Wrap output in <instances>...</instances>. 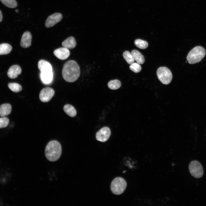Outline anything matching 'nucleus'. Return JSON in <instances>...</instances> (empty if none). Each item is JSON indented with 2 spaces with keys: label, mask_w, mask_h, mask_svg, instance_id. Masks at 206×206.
<instances>
[{
  "label": "nucleus",
  "mask_w": 206,
  "mask_h": 206,
  "mask_svg": "<svg viewBox=\"0 0 206 206\" xmlns=\"http://www.w3.org/2000/svg\"><path fill=\"white\" fill-rule=\"evenodd\" d=\"M80 74V69L78 63L73 60H70L63 65L62 74L66 82H72L76 80Z\"/></svg>",
  "instance_id": "f257e3e1"
},
{
  "label": "nucleus",
  "mask_w": 206,
  "mask_h": 206,
  "mask_svg": "<svg viewBox=\"0 0 206 206\" xmlns=\"http://www.w3.org/2000/svg\"><path fill=\"white\" fill-rule=\"evenodd\" d=\"M62 152V148L60 143L56 140H51L46 146L45 155L48 160L54 162L60 158Z\"/></svg>",
  "instance_id": "f03ea898"
},
{
  "label": "nucleus",
  "mask_w": 206,
  "mask_h": 206,
  "mask_svg": "<svg viewBox=\"0 0 206 206\" xmlns=\"http://www.w3.org/2000/svg\"><path fill=\"white\" fill-rule=\"evenodd\" d=\"M206 54L205 49L202 47L197 46L192 49L189 53L187 60L190 64L199 62L205 57Z\"/></svg>",
  "instance_id": "7ed1b4c3"
},
{
  "label": "nucleus",
  "mask_w": 206,
  "mask_h": 206,
  "mask_svg": "<svg viewBox=\"0 0 206 206\" xmlns=\"http://www.w3.org/2000/svg\"><path fill=\"white\" fill-rule=\"evenodd\" d=\"M127 183L123 178L117 177L112 181L111 184V190L112 192L116 195L122 193L126 189Z\"/></svg>",
  "instance_id": "20e7f679"
},
{
  "label": "nucleus",
  "mask_w": 206,
  "mask_h": 206,
  "mask_svg": "<svg viewBox=\"0 0 206 206\" xmlns=\"http://www.w3.org/2000/svg\"><path fill=\"white\" fill-rule=\"evenodd\" d=\"M158 79L164 84H168L171 82L173 78L171 71L166 67H161L159 68L157 71Z\"/></svg>",
  "instance_id": "39448f33"
},
{
  "label": "nucleus",
  "mask_w": 206,
  "mask_h": 206,
  "mask_svg": "<svg viewBox=\"0 0 206 206\" xmlns=\"http://www.w3.org/2000/svg\"><path fill=\"white\" fill-rule=\"evenodd\" d=\"M189 169L191 175L195 178H201L203 175L202 166L197 161H194L191 162L189 165Z\"/></svg>",
  "instance_id": "423d86ee"
},
{
  "label": "nucleus",
  "mask_w": 206,
  "mask_h": 206,
  "mask_svg": "<svg viewBox=\"0 0 206 206\" xmlns=\"http://www.w3.org/2000/svg\"><path fill=\"white\" fill-rule=\"evenodd\" d=\"M55 94L54 90L50 87H46L42 89L39 94V98L42 102H46L49 101Z\"/></svg>",
  "instance_id": "0eeeda50"
},
{
  "label": "nucleus",
  "mask_w": 206,
  "mask_h": 206,
  "mask_svg": "<svg viewBox=\"0 0 206 206\" xmlns=\"http://www.w3.org/2000/svg\"><path fill=\"white\" fill-rule=\"evenodd\" d=\"M63 17L60 13H55L49 16L46 20L45 26L47 28L52 27L60 21Z\"/></svg>",
  "instance_id": "6e6552de"
},
{
  "label": "nucleus",
  "mask_w": 206,
  "mask_h": 206,
  "mask_svg": "<svg viewBox=\"0 0 206 206\" xmlns=\"http://www.w3.org/2000/svg\"><path fill=\"white\" fill-rule=\"evenodd\" d=\"M111 134V131L108 127H105L99 130L96 134V139L102 142H105L109 138Z\"/></svg>",
  "instance_id": "1a4fd4ad"
},
{
  "label": "nucleus",
  "mask_w": 206,
  "mask_h": 206,
  "mask_svg": "<svg viewBox=\"0 0 206 206\" xmlns=\"http://www.w3.org/2000/svg\"><path fill=\"white\" fill-rule=\"evenodd\" d=\"M53 53L57 58L62 60L67 59L70 55L69 49L64 47L59 48L55 50Z\"/></svg>",
  "instance_id": "9d476101"
},
{
  "label": "nucleus",
  "mask_w": 206,
  "mask_h": 206,
  "mask_svg": "<svg viewBox=\"0 0 206 206\" xmlns=\"http://www.w3.org/2000/svg\"><path fill=\"white\" fill-rule=\"evenodd\" d=\"M32 35L29 31L25 32L22 35L21 42V46L24 48H27L30 46L31 45Z\"/></svg>",
  "instance_id": "9b49d317"
},
{
  "label": "nucleus",
  "mask_w": 206,
  "mask_h": 206,
  "mask_svg": "<svg viewBox=\"0 0 206 206\" xmlns=\"http://www.w3.org/2000/svg\"><path fill=\"white\" fill-rule=\"evenodd\" d=\"M21 67L18 65H15L9 68L7 72V75L9 78L15 79L21 74Z\"/></svg>",
  "instance_id": "f8f14e48"
},
{
  "label": "nucleus",
  "mask_w": 206,
  "mask_h": 206,
  "mask_svg": "<svg viewBox=\"0 0 206 206\" xmlns=\"http://www.w3.org/2000/svg\"><path fill=\"white\" fill-rule=\"evenodd\" d=\"M38 67L41 72H52L51 64L45 60H39L38 63Z\"/></svg>",
  "instance_id": "ddd939ff"
},
{
  "label": "nucleus",
  "mask_w": 206,
  "mask_h": 206,
  "mask_svg": "<svg viewBox=\"0 0 206 206\" xmlns=\"http://www.w3.org/2000/svg\"><path fill=\"white\" fill-rule=\"evenodd\" d=\"M62 45L63 47L68 49H73L76 45V41L74 37L70 36L62 42Z\"/></svg>",
  "instance_id": "4468645a"
},
{
  "label": "nucleus",
  "mask_w": 206,
  "mask_h": 206,
  "mask_svg": "<svg viewBox=\"0 0 206 206\" xmlns=\"http://www.w3.org/2000/svg\"><path fill=\"white\" fill-rule=\"evenodd\" d=\"M11 106L9 104H4L0 106V116L5 117L9 115L11 111Z\"/></svg>",
  "instance_id": "2eb2a0df"
},
{
  "label": "nucleus",
  "mask_w": 206,
  "mask_h": 206,
  "mask_svg": "<svg viewBox=\"0 0 206 206\" xmlns=\"http://www.w3.org/2000/svg\"><path fill=\"white\" fill-rule=\"evenodd\" d=\"M134 60L140 64H143L145 61L144 58L142 54L136 50L134 49L131 51Z\"/></svg>",
  "instance_id": "dca6fc26"
},
{
  "label": "nucleus",
  "mask_w": 206,
  "mask_h": 206,
  "mask_svg": "<svg viewBox=\"0 0 206 206\" xmlns=\"http://www.w3.org/2000/svg\"><path fill=\"white\" fill-rule=\"evenodd\" d=\"M63 109L66 114L71 117H74L76 115L77 112L75 109L70 104H66L65 105Z\"/></svg>",
  "instance_id": "f3484780"
},
{
  "label": "nucleus",
  "mask_w": 206,
  "mask_h": 206,
  "mask_svg": "<svg viewBox=\"0 0 206 206\" xmlns=\"http://www.w3.org/2000/svg\"><path fill=\"white\" fill-rule=\"evenodd\" d=\"M41 77L42 80L44 83L48 84L51 82L52 79V72H41Z\"/></svg>",
  "instance_id": "a211bd4d"
},
{
  "label": "nucleus",
  "mask_w": 206,
  "mask_h": 206,
  "mask_svg": "<svg viewBox=\"0 0 206 206\" xmlns=\"http://www.w3.org/2000/svg\"><path fill=\"white\" fill-rule=\"evenodd\" d=\"M12 47L7 43L0 44V55H5L9 54L11 51Z\"/></svg>",
  "instance_id": "6ab92c4d"
},
{
  "label": "nucleus",
  "mask_w": 206,
  "mask_h": 206,
  "mask_svg": "<svg viewBox=\"0 0 206 206\" xmlns=\"http://www.w3.org/2000/svg\"><path fill=\"white\" fill-rule=\"evenodd\" d=\"M123 56L124 59L128 64H131L134 62L135 60L133 55L129 51H124L123 53Z\"/></svg>",
  "instance_id": "aec40b11"
},
{
  "label": "nucleus",
  "mask_w": 206,
  "mask_h": 206,
  "mask_svg": "<svg viewBox=\"0 0 206 206\" xmlns=\"http://www.w3.org/2000/svg\"><path fill=\"white\" fill-rule=\"evenodd\" d=\"M108 85L109 88L111 90H116L120 87L121 83L119 80H114L110 81Z\"/></svg>",
  "instance_id": "412c9836"
},
{
  "label": "nucleus",
  "mask_w": 206,
  "mask_h": 206,
  "mask_svg": "<svg viewBox=\"0 0 206 206\" xmlns=\"http://www.w3.org/2000/svg\"><path fill=\"white\" fill-rule=\"evenodd\" d=\"M9 88L12 91L17 93L20 92L22 90L21 86L16 83H10L8 84Z\"/></svg>",
  "instance_id": "4be33fe9"
},
{
  "label": "nucleus",
  "mask_w": 206,
  "mask_h": 206,
  "mask_svg": "<svg viewBox=\"0 0 206 206\" xmlns=\"http://www.w3.org/2000/svg\"><path fill=\"white\" fill-rule=\"evenodd\" d=\"M134 44L137 47L142 49H146L148 46V43L146 41L140 39L135 40Z\"/></svg>",
  "instance_id": "5701e85b"
},
{
  "label": "nucleus",
  "mask_w": 206,
  "mask_h": 206,
  "mask_svg": "<svg viewBox=\"0 0 206 206\" xmlns=\"http://www.w3.org/2000/svg\"><path fill=\"white\" fill-rule=\"evenodd\" d=\"M1 3L6 7L10 8H15L17 5L15 0H0Z\"/></svg>",
  "instance_id": "b1692460"
},
{
  "label": "nucleus",
  "mask_w": 206,
  "mask_h": 206,
  "mask_svg": "<svg viewBox=\"0 0 206 206\" xmlns=\"http://www.w3.org/2000/svg\"><path fill=\"white\" fill-rule=\"evenodd\" d=\"M129 68L131 70L135 73L140 72L141 70V66L138 63H133L130 64Z\"/></svg>",
  "instance_id": "393cba45"
},
{
  "label": "nucleus",
  "mask_w": 206,
  "mask_h": 206,
  "mask_svg": "<svg viewBox=\"0 0 206 206\" xmlns=\"http://www.w3.org/2000/svg\"><path fill=\"white\" fill-rule=\"evenodd\" d=\"M9 122V120L7 118L3 117L0 118V128L7 126Z\"/></svg>",
  "instance_id": "a878e982"
},
{
  "label": "nucleus",
  "mask_w": 206,
  "mask_h": 206,
  "mask_svg": "<svg viewBox=\"0 0 206 206\" xmlns=\"http://www.w3.org/2000/svg\"><path fill=\"white\" fill-rule=\"evenodd\" d=\"M3 15L1 12L0 10V22H1L2 20Z\"/></svg>",
  "instance_id": "bb28decb"
},
{
  "label": "nucleus",
  "mask_w": 206,
  "mask_h": 206,
  "mask_svg": "<svg viewBox=\"0 0 206 206\" xmlns=\"http://www.w3.org/2000/svg\"><path fill=\"white\" fill-rule=\"evenodd\" d=\"M15 11L17 13H18V10L17 9H16L15 10Z\"/></svg>",
  "instance_id": "cd10ccee"
}]
</instances>
